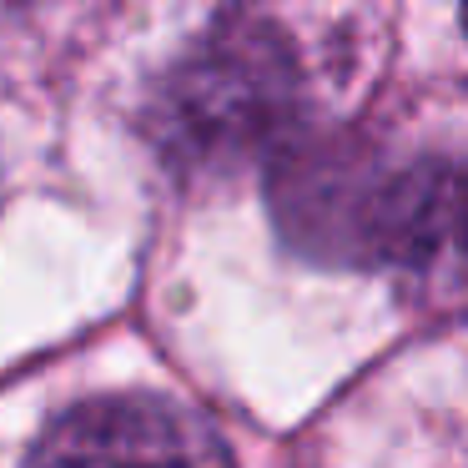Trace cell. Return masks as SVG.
<instances>
[{
  "instance_id": "6da1fadb",
  "label": "cell",
  "mask_w": 468,
  "mask_h": 468,
  "mask_svg": "<svg viewBox=\"0 0 468 468\" xmlns=\"http://www.w3.org/2000/svg\"><path fill=\"white\" fill-rule=\"evenodd\" d=\"M297 116V61L272 21H212L152 86L146 136L176 176H227L272 152Z\"/></svg>"
},
{
  "instance_id": "7a4b0ae2",
  "label": "cell",
  "mask_w": 468,
  "mask_h": 468,
  "mask_svg": "<svg viewBox=\"0 0 468 468\" xmlns=\"http://www.w3.org/2000/svg\"><path fill=\"white\" fill-rule=\"evenodd\" d=\"M26 468H237L197 408L162 393L76 403L41 433Z\"/></svg>"
},
{
  "instance_id": "3957f363",
  "label": "cell",
  "mask_w": 468,
  "mask_h": 468,
  "mask_svg": "<svg viewBox=\"0 0 468 468\" xmlns=\"http://www.w3.org/2000/svg\"><path fill=\"white\" fill-rule=\"evenodd\" d=\"M463 21H468V0H463Z\"/></svg>"
}]
</instances>
